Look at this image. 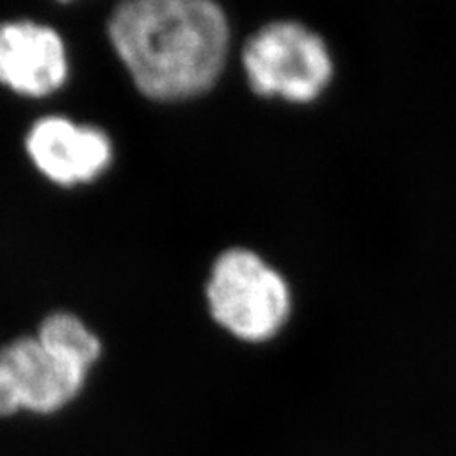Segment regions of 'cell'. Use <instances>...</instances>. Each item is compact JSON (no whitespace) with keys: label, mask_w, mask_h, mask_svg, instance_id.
<instances>
[{"label":"cell","mask_w":456,"mask_h":456,"mask_svg":"<svg viewBox=\"0 0 456 456\" xmlns=\"http://www.w3.org/2000/svg\"><path fill=\"white\" fill-rule=\"evenodd\" d=\"M37 338L61 360L84 370H92L103 354L99 337L86 325L77 314L53 312L40 322Z\"/></svg>","instance_id":"obj_7"},{"label":"cell","mask_w":456,"mask_h":456,"mask_svg":"<svg viewBox=\"0 0 456 456\" xmlns=\"http://www.w3.org/2000/svg\"><path fill=\"white\" fill-rule=\"evenodd\" d=\"M241 65L249 88L261 97L308 105L330 88L335 75L327 42L298 21H273L249 37Z\"/></svg>","instance_id":"obj_3"},{"label":"cell","mask_w":456,"mask_h":456,"mask_svg":"<svg viewBox=\"0 0 456 456\" xmlns=\"http://www.w3.org/2000/svg\"><path fill=\"white\" fill-rule=\"evenodd\" d=\"M60 3H70V0H60Z\"/></svg>","instance_id":"obj_8"},{"label":"cell","mask_w":456,"mask_h":456,"mask_svg":"<svg viewBox=\"0 0 456 456\" xmlns=\"http://www.w3.org/2000/svg\"><path fill=\"white\" fill-rule=\"evenodd\" d=\"M88 370L61 360L35 337H18L0 348V417L25 411L55 415L82 394Z\"/></svg>","instance_id":"obj_4"},{"label":"cell","mask_w":456,"mask_h":456,"mask_svg":"<svg viewBox=\"0 0 456 456\" xmlns=\"http://www.w3.org/2000/svg\"><path fill=\"white\" fill-rule=\"evenodd\" d=\"M107 35L135 88L159 103L211 90L231 48V25L217 0H120Z\"/></svg>","instance_id":"obj_1"},{"label":"cell","mask_w":456,"mask_h":456,"mask_svg":"<svg viewBox=\"0 0 456 456\" xmlns=\"http://www.w3.org/2000/svg\"><path fill=\"white\" fill-rule=\"evenodd\" d=\"M25 151L40 174L61 187L99 179L110 167L114 156L112 141L102 127L57 114L31 126Z\"/></svg>","instance_id":"obj_5"},{"label":"cell","mask_w":456,"mask_h":456,"mask_svg":"<svg viewBox=\"0 0 456 456\" xmlns=\"http://www.w3.org/2000/svg\"><path fill=\"white\" fill-rule=\"evenodd\" d=\"M206 301L211 318L246 342L276 337L291 314L289 283L246 248H231L217 256L206 283Z\"/></svg>","instance_id":"obj_2"},{"label":"cell","mask_w":456,"mask_h":456,"mask_svg":"<svg viewBox=\"0 0 456 456\" xmlns=\"http://www.w3.org/2000/svg\"><path fill=\"white\" fill-rule=\"evenodd\" d=\"M67 78V46L53 27L33 20L0 25V86L25 97H48Z\"/></svg>","instance_id":"obj_6"}]
</instances>
